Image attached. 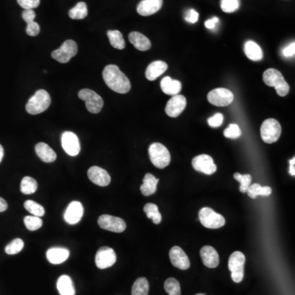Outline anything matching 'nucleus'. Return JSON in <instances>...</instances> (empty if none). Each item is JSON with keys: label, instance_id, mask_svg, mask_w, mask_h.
I'll list each match as a JSON object with an SVG mask.
<instances>
[{"label": "nucleus", "instance_id": "nucleus-48", "mask_svg": "<svg viewBox=\"0 0 295 295\" xmlns=\"http://www.w3.org/2000/svg\"><path fill=\"white\" fill-rule=\"evenodd\" d=\"M219 23V19L217 17H214V18H211L209 20L207 21L205 23V26L208 28V29H214L216 27V25L217 24Z\"/></svg>", "mask_w": 295, "mask_h": 295}, {"label": "nucleus", "instance_id": "nucleus-37", "mask_svg": "<svg viewBox=\"0 0 295 295\" xmlns=\"http://www.w3.org/2000/svg\"><path fill=\"white\" fill-rule=\"evenodd\" d=\"M24 247V242L22 239H15L10 244H8L5 248V252L8 255H15L20 253Z\"/></svg>", "mask_w": 295, "mask_h": 295}, {"label": "nucleus", "instance_id": "nucleus-7", "mask_svg": "<svg viewBox=\"0 0 295 295\" xmlns=\"http://www.w3.org/2000/svg\"><path fill=\"white\" fill-rule=\"evenodd\" d=\"M78 96L81 100L85 101V107L90 113L94 114L100 113L103 107V100L100 95H98L94 90L83 89L79 92Z\"/></svg>", "mask_w": 295, "mask_h": 295}, {"label": "nucleus", "instance_id": "nucleus-36", "mask_svg": "<svg viewBox=\"0 0 295 295\" xmlns=\"http://www.w3.org/2000/svg\"><path fill=\"white\" fill-rule=\"evenodd\" d=\"M164 289L168 295H181L180 283L175 278H168L164 283Z\"/></svg>", "mask_w": 295, "mask_h": 295}, {"label": "nucleus", "instance_id": "nucleus-16", "mask_svg": "<svg viewBox=\"0 0 295 295\" xmlns=\"http://www.w3.org/2000/svg\"><path fill=\"white\" fill-rule=\"evenodd\" d=\"M84 208L80 202L73 201L68 205L64 213V220L70 225H75L82 219Z\"/></svg>", "mask_w": 295, "mask_h": 295}, {"label": "nucleus", "instance_id": "nucleus-32", "mask_svg": "<svg viewBox=\"0 0 295 295\" xmlns=\"http://www.w3.org/2000/svg\"><path fill=\"white\" fill-rule=\"evenodd\" d=\"M68 15L74 20H81L88 15V8L86 3L84 2L78 3L75 7L70 9Z\"/></svg>", "mask_w": 295, "mask_h": 295}, {"label": "nucleus", "instance_id": "nucleus-5", "mask_svg": "<svg viewBox=\"0 0 295 295\" xmlns=\"http://www.w3.org/2000/svg\"><path fill=\"white\" fill-rule=\"evenodd\" d=\"M281 126L277 120L268 118L263 122L261 126V136L267 144H273L280 139Z\"/></svg>", "mask_w": 295, "mask_h": 295}, {"label": "nucleus", "instance_id": "nucleus-38", "mask_svg": "<svg viewBox=\"0 0 295 295\" xmlns=\"http://www.w3.org/2000/svg\"><path fill=\"white\" fill-rule=\"evenodd\" d=\"M24 223L25 227L31 231L39 230L43 225L42 219L35 216H26L24 218Z\"/></svg>", "mask_w": 295, "mask_h": 295}, {"label": "nucleus", "instance_id": "nucleus-23", "mask_svg": "<svg viewBox=\"0 0 295 295\" xmlns=\"http://www.w3.org/2000/svg\"><path fill=\"white\" fill-rule=\"evenodd\" d=\"M168 66L163 61H155L150 63L145 72V75L148 80H154L163 75L168 70Z\"/></svg>", "mask_w": 295, "mask_h": 295}, {"label": "nucleus", "instance_id": "nucleus-40", "mask_svg": "<svg viewBox=\"0 0 295 295\" xmlns=\"http://www.w3.org/2000/svg\"><path fill=\"white\" fill-rule=\"evenodd\" d=\"M240 0H221V8L226 13H234L240 8Z\"/></svg>", "mask_w": 295, "mask_h": 295}, {"label": "nucleus", "instance_id": "nucleus-30", "mask_svg": "<svg viewBox=\"0 0 295 295\" xmlns=\"http://www.w3.org/2000/svg\"><path fill=\"white\" fill-rule=\"evenodd\" d=\"M149 291V284L145 277L138 278L132 286L131 295H148Z\"/></svg>", "mask_w": 295, "mask_h": 295}, {"label": "nucleus", "instance_id": "nucleus-47", "mask_svg": "<svg viewBox=\"0 0 295 295\" xmlns=\"http://www.w3.org/2000/svg\"><path fill=\"white\" fill-rule=\"evenodd\" d=\"M35 17H36V14H35V11L33 9H28V10L24 11L23 13V20L25 21L26 23L34 22Z\"/></svg>", "mask_w": 295, "mask_h": 295}, {"label": "nucleus", "instance_id": "nucleus-45", "mask_svg": "<svg viewBox=\"0 0 295 295\" xmlns=\"http://www.w3.org/2000/svg\"><path fill=\"white\" fill-rule=\"evenodd\" d=\"M185 19L188 23H196L198 20V13L195 9H189L185 13Z\"/></svg>", "mask_w": 295, "mask_h": 295}, {"label": "nucleus", "instance_id": "nucleus-29", "mask_svg": "<svg viewBox=\"0 0 295 295\" xmlns=\"http://www.w3.org/2000/svg\"><path fill=\"white\" fill-rule=\"evenodd\" d=\"M271 192H272L271 188L269 187V186H262V185L257 184V183L251 184L250 186L248 187V190H247L248 195L251 198H256L259 195L268 197V196L270 195Z\"/></svg>", "mask_w": 295, "mask_h": 295}, {"label": "nucleus", "instance_id": "nucleus-11", "mask_svg": "<svg viewBox=\"0 0 295 295\" xmlns=\"http://www.w3.org/2000/svg\"><path fill=\"white\" fill-rule=\"evenodd\" d=\"M98 224L103 230L115 233L123 232L126 228L125 221L110 215L100 216L98 220Z\"/></svg>", "mask_w": 295, "mask_h": 295}, {"label": "nucleus", "instance_id": "nucleus-31", "mask_svg": "<svg viewBox=\"0 0 295 295\" xmlns=\"http://www.w3.org/2000/svg\"><path fill=\"white\" fill-rule=\"evenodd\" d=\"M108 37L110 44L113 48L117 49H123L125 47V42L123 35L119 30H108Z\"/></svg>", "mask_w": 295, "mask_h": 295}, {"label": "nucleus", "instance_id": "nucleus-41", "mask_svg": "<svg viewBox=\"0 0 295 295\" xmlns=\"http://www.w3.org/2000/svg\"><path fill=\"white\" fill-rule=\"evenodd\" d=\"M224 135L229 139H237L241 135L240 126L236 124H230L224 131Z\"/></svg>", "mask_w": 295, "mask_h": 295}, {"label": "nucleus", "instance_id": "nucleus-18", "mask_svg": "<svg viewBox=\"0 0 295 295\" xmlns=\"http://www.w3.org/2000/svg\"><path fill=\"white\" fill-rule=\"evenodd\" d=\"M88 177L95 185L98 186H108L111 182L110 175L103 168L94 166L88 170Z\"/></svg>", "mask_w": 295, "mask_h": 295}, {"label": "nucleus", "instance_id": "nucleus-43", "mask_svg": "<svg viewBox=\"0 0 295 295\" xmlns=\"http://www.w3.org/2000/svg\"><path fill=\"white\" fill-rule=\"evenodd\" d=\"M223 120H224V117L221 113H216L215 115L208 118V125H210L211 127H219L222 124Z\"/></svg>", "mask_w": 295, "mask_h": 295}, {"label": "nucleus", "instance_id": "nucleus-9", "mask_svg": "<svg viewBox=\"0 0 295 295\" xmlns=\"http://www.w3.org/2000/svg\"><path fill=\"white\" fill-rule=\"evenodd\" d=\"M77 51V45L74 40H66L59 49L53 51L52 58L59 63H67L71 60V58L76 55Z\"/></svg>", "mask_w": 295, "mask_h": 295}, {"label": "nucleus", "instance_id": "nucleus-44", "mask_svg": "<svg viewBox=\"0 0 295 295\" xmlns=\"http://www.w3.org/2000/svg\"><path fill=\"white\" fill-rule=\"evenodd\" d=\"M40 31V27L37 23L31 22V23H27L26 26V34L30 36H36L39 35Z\"/></svg>", "mask_w": 295, "mask_h": 295}, {"label": "nucleus", "instance_id": "nucleus-2", "mask_svg": "<svg viewBox=\"0 0 295 295\" xmlns=\"http://www.w3.org/2000/svg\"><path fill=\"white\" fill-rule=\"evenodd\" d=\"M263 81L266 85L274 87L278 95L285 97L290 92V85L285 81L282 74L276 69L270 68L263 73Z\"/></svg>", "mask_w": 295, "mask_h": 295}, {"label": "nucleus", "instance_id": "nucleus-1", "mask_svg": "<svg viewBox=\"0 0 295 295\" xmlns=\"http://www.w3.org/2000/svg\"><path fill=\"white\" fill-rule=\"evenodd\" d=\"M103 77L106 85L115 92L126 94L130 90V80L118 66H107L103 69Z\"/></svg>", "mask_w": 295, "mask_h": 295}, {"label": "nucleus", "instance_id": "nucleus-39", "mask_svg": "<svg viewBox=\"0 0 295 295\" xmlns=\"http://www.w3.org/2000/svg\"><path fill=\"white\" fill-rule=\"evenodd\" d=\"M234 178L240 183V192L247 193V190L252 182V176L248 174L241 175L240 173L237 172L234 174Z\"/></svg>", "mask_w": 295, "mask_h": 295}, {"label": "nucleus", "instance_id": "nucleus-17", "mask_svg": "<svg viewBox=\"0 0 295 295\" xmlns=\"http://www.w3.org/2000/svg\"><path fill=\"white\" fill-rule=\"evenodd\" d=\"M171 262L175 268H179L180 270H187L190 267V259L188 258L187 254L182 248L178 246H174L169 253Z\"/></svg>", "mask_w": 295, "mask_h": 295}, {"label": "nucleus", "instance_id": "nucleus-22", "mask_svg": "<svg viewBox=\"0 0 295 295\" xmlns=\"http://www.w3.org/2000/svg\"><path fill=\"white\" fill-rule=\"evenodd\" d=\"M35 153L44 163H53L57 159V154L53 148L45 143H38L35 145Z\"/></svg>", "mask_w": 295, "mask_h": 295}, {"label": "nucleus", "instance_id": "nucleus-52", "mask_svg": "<svg viewBox=\"0 0 295 295\" xmlns=\"http://www.w3.org/2000/svg\"><path fill=\"white\" fill-rule=\"evenodd\" d=\"M203 295V294H197V295Z\"/></svg>", "mask_w": 295, "mask_h": 295}, {"label": "nucleus", "instance_id": "nucleus-4", "mask_svg": "<svg viewBox=\"0 0 295 295\" xmlns=\"http://www.w3.org/2000/svg\"><path fill=\"white\" fill-rule=\"evenodd\" d=\"M151 162L156 168L163 169L170 164L171 154L168 148L160 143H154L148 148Z\"/></svg>", "mask_w": 295, "mask_h": 295}, {"label": "nucleus", "instance_id": "nucleus-20", "mask_svg": "<svg viewBox=\"0 0 295 295\" xmlns=\"http://www.w3.org/2000/svg\"><path fill=\"white\" fill-rule=\"evenodd\" d=\"M200 256L204 265L208 268H216L219 265V255L215 248L204 246L201 248Z\"/></svg>", "mask_w": 295, "mask_h": 295}, {"label": "nucleus", "instance_id": "nucleus-21", "mask_svg": "<svg viewBox=\"0 0 295 295\" xmlns=\"http://www.w3.org/2000/svg\"><path fill=\"white\" fill-rule=\"evenodd\" d=\"M69 255H70V252L68 248H61V247L49 248L46 253L48 261L54 265L64 263L65 261L68 260Z\"/></svg>", "mask_w": 295, "mask_h": 295}, {"label": "nucleus", "instance_id": "nucleus-15", "mask_svg": "<svg viewBox=\"0 0 295 295\" xmlns=\"http://www.w3.org/2000/svg\"><path fill=\"white\" fill-rule=\"evenodd\" d=\"M186 98L181 95H174L166 106L165 112L171 118H177L185 110Z\"/></svg>", "mask_w": 295, "mask_h": 295}, {"label": "nucleus", "instance_id": "nucleus-28", "mask_svg": "<svg viewBox=\"0 0 295 295\" xmlns=\"http://www.w3.org/2000/svg\"><path fill=\"white\" fill-rule=\"evenodd\" d=\"M57 289L60 295H75V290L73 280L67 275H61L57 281Z\"/></svg>", "mask_w": 295, "mask_h": 295}, {"label": "nucleus", "instance_id": "nucleus-19", "mask_svg": "<svg viewBox=\"0 0 295 295\" xmlns=\"http://www.w3.org/2000/svg\"><path fill=\"white\" fill-rule=\"evenodd\" d=\"M163 6V0H142L137 7L140 15L148 17L158 13Z\"/></svg>", "mask_w": 295, "mask_h": 295}, {"label": "nucleus", "instance_id": "nucleus-35", "mask_svg": "<svg viewBox=\"0 0 295 295\" xmlns=\"http://www.w3.org/2000/svg\"><path fill=\"white\" fill-rule=\"evenodd\" d=\"M24 208L25 210H27L30 214L35 217H43L45 215V210L43 206L40 205L39 203H36L33 200H26L24 203Z\"/></svg>", "mask_w": 295, "mask_h": 295}, {"label": "nucleus", "instance_id": "nucleus-12", "mask_svg": "<svg viewBox=\"0 0 295 295\" xmlns=\"http://www.w3.org/2000/svg\"><path fill=\"white\" fill-rule=\"evenodd\" d=\"M117 261L115 251L109 247H102L95 256V264L99 269H106L114 265Z\"/></svg>", "mask_w": 295, "mask_h": 295}, {"label": "nucleus", "instance_id": "nucleus-10", "mask_svg": "<svg viewBox=\"0 0 295 295\" xmlns=\"http://www.w3.org/2000/svg\"><path fill=\"white\" fill-rule=\"evenodd\" d=\"M208 100L213 105L225 107L230 105L234 101V95L227 89L218 88L208 93Z\"/></svg>", "mask_w": 295, "mask_h": 295}, {"label": "nucleus", "instance_id": "nucleus-6", "mask_svg": "<svg viewBox=\"0 0 295 295\" xmlns=\"http://www.w3.org/2000/svg\"><path fill=\"white\" fill-rule=\"evenodd\" d=\"M245 256L240 251H235L229 258L228 267L231 272V279L235 283L242 281L245 276Z\"/></svg>", "mask_w": 295, "mask_h": 295}, {"label": "nucleus", "instance_id": "nucleus-27", "mask_svg": "<svg viewBox=\"0 0 295 295\" xmlns=\"http://www.w3.org/2000/svg\"><path fill=\"white\" fill-rule=\"evenodd\" d=\"M245 53L250 60L255 62L262 60L263 58V50L260 46L252 40H248L245 43Z\"/></svg>", "mask_w": 295, "mask_h": 295}, {"label": "nucleus", "instance_id": "nucleus-33", "mask_svg": "<svg viewBox=\"0 0 295 295\" xmlns=\"http://www.w3.org/2000/svg\"><path fill=\"white\" fill-rule=\"evenodd\" d=\"M144 211L146 213L147 218L153 221V222L156 225H158L162 221V215L159 213L158 206L154 203H147L144 207Z\"/></svg>", "mask_w": 295, "mask_h": 295}, {"label": "nucleus", "instance_id": "nucleus-51", "mask_svg": "<svg viewBox=\"0 0 295 295\" xmlns=\"http://www.w3.org/2000/svg\"><path fill=\"white\" fill-rule=\"evenodd\" d=\"M3 154H4V151H3V146L0 145V163L3 160Z\"/></svg>", "mask_w": 295, "mask_h": 295}, {"label": "nucleus", "instance_id": "nucleus-25", "mask_svg": "<svg viewBox=\"0 0 295 295\" xmlns=\"http://www.w3.org/2000/svg\"><path fill=\"white\" fill-rule=\"evenodd\" d=\"M161 89L163 93L168 95H176L180 93L182 88L181 83L179 80H172L170 76H166L161 80Z\"/></svg>", "mask_w": 295, "mask_h": 295}, {"label": "nucleus", "instance_id": "nucleus-14", "mask_svg": "<svg viewBox=\"0 0 295 295\" xmlns=\"http://www.w3.org/2000/svg\"><path fill=\"white\" fill-rule=\"evenodd\" d=\"M192 166L195 170L204 173L206 175H213L217 171V166L213 162V158L207 154H201L194 158Z\"/></svg>", "mask_w": 295, "mask_h": 295}, {"label": "nucleus", "instance_id": "nucleus-42", "mask_svg": "<svg viewBox=\"0 0 295 295\" xmlns=\"http://www.w3.org/2000/svg\"><path fill=\"white\" fill-rule=\"evenodd\" d=\"M18 3L25 10L34 9L39 7L40 0H18Z\"/></svg>", "mask_w": 295, "mask_h": 295}, {"label": "nucleus", "instance_id": "nucleus-3", "mask_svg": "<svg viewBox=\"0 0 295 295\" xmlns=\"http://www.w3.org/2000/svg\"><path fill=\"white\" fill-rule=\"evenodd\" d=\"M51 98L49 94L45 90H39L30 98L25 106V109L29 114L36 115L47 110L50 106Z\"/></svg>", "mask_w": 295, "mask_h": 295}, {"label": "nucleus", "instance_id": "nucleus-46", "mask_svg": "<svg viewBox=\"0 0 295 295\" xmlns=\"http://www.w3.org/2000/svg\"><path fill=\"white\" fill-rule=\"evenodd\" d=\"M282 54L285 58H291L295 54V43L293 42L282 50Z\"/></svg>", "mask_w": 295, "mask_h": 295}, {"label": "nucleus", "instance_id": "nucleus-8", "mask_svg": "<svg viewBox=\"0 0 295 295\" xmlns=\"http://www.w3.org/2000/svg\"><path fill=\"white\" fill-rule=\"evenodd\" d=\"M198 218L203 226L208 229H218L225 225V218L210 208H203L198 213Z\"/></svg>", "mask_w": 295, "mask_h": 295}, {"label": "nucleus", "instance_id": "nucleus-50", "mask_svg": "<svg viewBox=\"0 0 295 295\" xmlns=\"http://www.w3.org/2000/svg\"><path fill=\"white\" fill-rule=\"evenodd\" d=\"M290 174L293 176L295 175V158L290 161Z\"/></svg>", "mask_w": 295, "mask_h": 295}, {"label": "nucleus", "instance_id": "nucleus-13", "mask_svg": "<svg viewBox=\"0 0 295 295\" xmlns=\"http://www.w3.org/2000/svg\"><path fill=\"white\" fill-rule=\"evenodd\" d=\"M61 141H62L63 149L68 155L75 157L80 153V140L75 133L72 131H65L62 135Z\"/></svg>", "mask_w": 295, "mask_h": 295}, {"label": "nucleus", "instance_id": "nucleus-34", "mask_svg": "<svg viewBox=\"0 0 295 295\" xmlns=\"http://www.w3.org/2000/svg\"><path fill=\"white\" fill-rule=\"evenodd\" d=\"M37 181L30 176H25L21 182V191L24 195H32L37 190Z\"/></svg>", "mask_w": 295, "mask_h": 295}, {"label": "nucleus", "instance_id": "nucleus-24", "mask_svg": "<svg viewBox=\"0 0 295 295\" xmlns=\"http://www.w3.org/2000/svg\"><path fill=\"white\" fill-rule=\"evenodd\" d=\"M130 42L135 46L138 50L147 51L151 48L150 40L145 35L137 31H133L129 35Z\"/></svg>", "mask_w": 295, "mask_h": 295}, {"label": "nucleus", "instance_id": "nucleus-49", "mask_svg": "<svg viewBox=\"0 0 295 295\" xmlns=\"http://www.w3.org/2000/svg\"><path fill=\"white\" fill-rule=\"evenodd\" d=\"M7 208H8V203L3 198L0 197V213H3L7 210Z\"/></svg>", "mask_w": 295, "mask_h": 295}, {"label": "nucleus", "instance_id": "nucleus-26", "mask_svg": "<svg viewBox=\"0 0 295 295\" xmlns=\"http://www.w3.org/2000/svg\"><path fill=\"white\" fill-rule=\"evenodd\" d=\"M158 182H159V180L157 179L154 175H152L150 173H148L145 175L142 185L140 186L141 193L145 196H149V195L155 194Z\"/></svg>", "mask_w": 295, "mask_h": 295}]
</instances>
